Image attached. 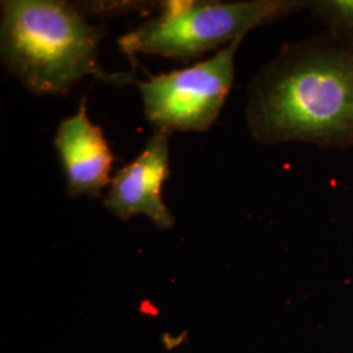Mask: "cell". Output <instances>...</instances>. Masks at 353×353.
<instances>
[{"instance_id":"obj_1","label":"cell","mask_w":353,"mask_h":353,"mask_svg":"<svg viewBox=\"0 0 353 353\" xmlns=\"http://www.w3.org/2000/svg\"><path fill=\"white\" fill-rule=\"evenodd\" d=\"M246 125L259 144L353 147V52L326 32L281 46L252 76Z\"/></svg>"},{"instance_id":"obj_2","label":"cell","mask_w":353,"mask_h":353,"mask_svg":"<svg viewBox=\"0 0 353 353\" xmlns=\"http://www.w3.org/2000/svg\"><path fill=\"white\" fill-rule=\"evenodd\" d=\"M0 57L6 70L39 96H65L87 76L123 87L128 74L102 70L99 51L105 26H93L77 3L3 0Z\"/></svg>"},{"instance_id":"obj_3","label":"cell","mask_w":353,"mask_h":353,"mask_svg":"<svg viewBox=\"0 0 353 353\" xmlns=\"http://www.w3.org/2000/svg\"><path fill=\"white\" fill-rule=\"evenodd\" d=\"M309 4V0H168L157 16L118 38V46L132 64L138 54L189 62L245 38L255 28L303 12Z\"/></svg>"},{"instance_id":"obj_4","label":"cell","mask_w":353,"mask_h":353,"mask_svg":"<svg viewBox=\"0 0 353 353\" xmlns=\"http://www.w3.org/2000/svg\"><path fill=\"white\" fill-rule=\"evenodd\" d=\"M242 41H233L207 61L137 81L148 122L168 134L207 132L233 87Z\"/></svg>"},{"instance_id":"obj_5","label":"cell","mask_w":353,"mask_h":353,"mask_svg":"<svg viewBox=\"0 0 353 353\" xmlns=\"http://www.w3.org/2000/svg\"><path fill=\"white\" fill-rule=\"evenodd\" d=\"M169 137L156 131L139 154L115 173L103 205L118 219L144 214L160 229L174 227V216L163 199L165 181L170 176Z\"/></svg>"},{"instance_id":"obj_6","label":"cell","mask_w":353,"mask_h":353,"mask_svg":"<svg viewBox=\"0 0 353 353\" xmlns=\"http://www.w3.org/2000/svg\"><path fill=\"white\" fill-rule=\"evenodd\" d=\"M54 145L63 166L68 196L99 198L112 183L115 156L101 127L89 118L87 99L80 102L74 115L59 123Z\"/></svg>"},{"instance_id":"obj_7","label":"cell","mask_w":353,"mask_h":353,"mask_svg":"<svg viewBox=\"0 0 353 353\" xmlns=\"http://www.w3.org/2000/svg\"><path fill=\"white\" fill-rule=\"evenodd\" d=\"M307 11L323 32L353 52V0H310Z\"/></svg>"},{"instance_id":"obj_8","label":"cell","mask_w":353,"mask_h":353,"mask_svg":"<svg viewBox=\"0 0 353 353\" xmlns=\"http://www.w3.org/2000/svg\"><path fill=\"white\" fill-rule=\"evenodd\" d=\"M160 3H145V1H77L79 8L89 14H122V13L134 12V11H160Z\"/></svg>"}]
</instances>
